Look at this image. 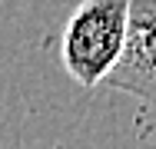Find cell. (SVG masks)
Here are the masks:
<instances>
[{"mask_svg":"<svg viewBox=\"0 0 156 149\" xmlns=\"http://www.w3.org/2000/svg\"><path fill=\"white\" fill-rule=\"evenodd\" d=\"M126 30H129V0H80L63 27V70L87 89L106 83V76L123 57Z\"/></svg>","mask_w":156,"mask_h":149,"instance_id":"1","label":"cell"},{"mask_svg":"<svg viewBox=\"0 0 156 149\" xmlns=\"http://www.w3.org/2000/svg\"><path fill=\"white\" fill-rule=\"evenodd\" d=\"M106 83L156 103V0H129V30Z\"/></svg>","mask_w":156,"mask_h":149,"instance_id":"2","label":"cell"}]
</instances>
